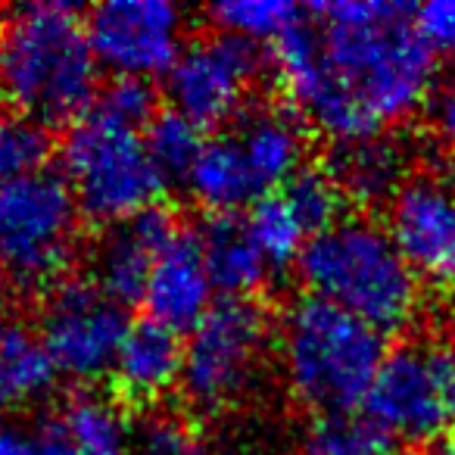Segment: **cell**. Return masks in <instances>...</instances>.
<instances>
[{
    "label": "cell",
    "mask_w": 455,
    "mask_h": 455,
    "mask_svg": "<svg viewBox=\"0 0 455 455\" xmlns=\"http://www.w3.org/2000/svg\"><path fill=\"white\" fill-rule=\"evenodd\" d=\"M275 41V69L297 109L334 144H353L405 122L436 88V57L411 10L384 0H337Z\"/></svg>",
    "instance_id": "cell-1"
},
{
    "label": "cell",
    "mask_w": 455,
    "mask_h": 455,
    "mask_svg": "<svg viewBox=\"0 0 455 455\" xmlns=\"http://www.w3.org/2000/svg\"><path fill=\"white\" fill-rule=\"evenodd\" d=\"M100 66L82 10L22 4L0 16V100L41 128L72 125L97 100Z\"/></svg>",
    "instance_id": "cell-2"
},
{
    "label": "cell",
    "mask_w": 455,
    "mask_h": 455,
    "mask_svg": "<svg viewBox=\"0 0 455 455\" xmlns=\"http://www.w3.org/2000/svg\"><path fill=\"white\" fill-rule=\"evenodd\" d=\"M275 340L291 396L322 418L353 415L387 355L380 331L312 293L287 306Z\"/></svg>",
    "instance_id": "cell-3"
},
{
    "label": "cell",
    "mask_w": 455,
    "mask_h": 455,
    "mask_svg": "<svg viewBox=\"0 0 455 455\" xmlns=\"http://www.w3.org/2000/svg\"><path fill=\"white\" fill-rule=\"evenodd\" d=\"M297 268L312 297L328 299L380 334L405 328L418 312L415 272L390 231L365 215H343L309 237Z\"/></svg>",
    "instance_id": "cell-4"
},
{
    "label": "cell",
    "mask_w": 455,
    "mask_h": 455,
    "mask_svg": "<svg viewBox=\"0 0 455 455\" xmlns=\"http://www.w3.org/2000/svg\"><path fill=\"white\" fill-rule=\"evenodd\" d=\"M60 159L78 212L107 228L153 209L165 190L163 175L147 153L144 132L109 119L94 107L69 125Z\"/></svg>",
    "instance_id": "cell-5"
},
{
    "label": "cell",
    "mask_w": 455,
    "mask_h": 455,
    "mask_svg": "<svg viewBox=\"0 0 455 455\" xmlns=\"http://www.w3.org/2000/svg\"><path fill=\"white\" fill-rule=\"evenodd\" d=\"M78 203L57 172H35L0 188V278L20 291H51L78 247Z\"/></svg>",
    "instance_id": "cell-6"
},
{
    "label": "cell",
    "mask_w": 455,
    "mask_h": 455,
    "mask_svg": "<svg viewBox=\"0 0 455 455\" xmlns=\"http://www.w3.org/2000/svg\"><path fill=\"white\" fill-rule=\"evenodd\" d=\"M272 347V322L256 299L225 297L188 334L181 359L184 399L200 415H221L253 393Z\"/></svg>",
    "instance_id": "cell-7"
},
{
    "label": "cell",
    "mask_w": 455,
    "mask_h": 455,
    "mask_svg": "<svg viewBox=\"0 0 455 455\" xmlns=\"http://www.w3.org/2000/svg\"><path fill=\"white\" fill-rule=\"evenodd\" d=\"M128 324L125 306L109 299L94 281L63 278L47 291L35 334L53 371L91 384L109 374Z\"/></svg>",
    "instance_id": "cell-8"
},
{
    "label": "cell",
    "mask_w": 455,
    "mask_h": 455,
    "mask_svg": "<svg viewBox=\"0 0 455 455\" xmlns=\"http://www.w3.org/2000/svg\"><path fill=\"white\" fill-rule=\"evenodd\" d=\"M262 72V51L231 35H209L184 44L165 76V94L178 116L196 128H215L247 113V100Z\"/></svg>",
    "instance_id": "cell-9"
},
{
    "label": "cell",
    "mask_w": 455,
    "mask_h": 455,
    "mask_svg": "<svg viewBox=\"0 0 455 455\" xmlns=\"http://www.w3.org/2000/svg\"><path fill=\"white\" fill-rule=\"evenodd\" d=\"M97 66L116 78L169 76L184 51V13L169 0H107L84 16Z\"/></svg>",
    "instance_id": "cell-10"
},
{
    "label": "cell",
    "mask_w": 455,
    "mask_h": 455,
    "mask_svg": "<svg viewBox=\"0 0 455 455\" xmlns=\"http://www.w3.org/2000/svg\"><path fill=\"white\" fill-rule=\"evenodd\" d=\"M365 421L390 440H436L452 421L434 349L418 343L387 349L365 396Z\"/></svg>",
    "instance_id": "cell-11"
},
{
    "label": "cell",
    "mask_w": 455,
    "mask_h": 455,
    "mask_svg": "<svg viewBox=\"0 0 455 455\" xmlns=\"http://www.w3.org/2000/svg\"><path fill=\"white\" fill-rule=\"evenodd\" d=\"M387 231L418 281L455 291V178H405L390 200Z\"/></svg>",
    "instance_id": "cell-12"
},
{
    "label": "cell",
    "mask_w": 455,
    "mask_h": 455,
    "mask_svg": "<svg viewBox=\"0 0 455 455\" xmlns=\"http://www.w3.org/2000/svg\"><path fill=\"white\" fill-rule=\"evenodd\" d=\"M178 225L165 209L153 206L119 225H109L97 241L91 281L119 306L140 303L153 262L165 243L175 237Z\"/></svg>",
    "instance_id": "cell-13"
},
{
    "label": "cell",
    "mask_w": 455,
    "mask_h": 455,
    "mask_svg": "<svg viewBox=\"0 0 455 455\" xmlns=\"http://www.w3.org/2000/svg\"><path fill=\"white\" fill-rule=\"evenodd\" d=\"M212 281L200 253L196 231H181L163 247L147 278L144 297L147 318L163 324L172 334H190L203 315L212 309Z\"/></svg>",
    "instance_id": "cell-14"
},
{
    "label": "cell",
    "mask_w": 455,
    "mask_h": 455,
    "mask_svg": "<svg viewBox=\"0 0 455 455\" xmlns=\"http://www.w3.org/2000/svg\"><path fill=\"white\" fill-rule=\"evenodd\" d=\"M181 359L184 347L178 343V334L150 318L128 324L109 368L116 393L132 405L159 403L181 380Z\"/></svg>",
    "instance_id": "cell-15"
},
{
    "label": "cell",
    "mask_w": 455,
    "mask_h": 455,
    "mask_svg": "<svg viewBox=\"0 0 455 455\" xmlns=\"http://www.w3.org/2000/svg\"><path fill=\"white\" fill-rule=\"evenodd\" d=\"M235 140L262 194L281 190L306 165V128L297 113L281 107H256L241 116Z\"/></svg>",
    "instance_id": "cell-16"
},
{
    "label": "cell",
    "mask_w": 455,
    "mask_h": 455,
    "mask_svg": "<svg viewBox=\"0 0 455 455\" xmlns=\"http://www.w3.org/2000/svg\"><path fill=\"white\" fill-rule=\"evenodd\" d=\"M196 241L209 281L225 297L253 299V293L272 278V268L250 237L247 221L237 215H209L206 225L196 231Z\"/></svg>",
    "instance_id": "cell-17"
},
{
    "label": "cell",
    "mask_w": 455,
    "mask_h": 455,
    "mask_svg": "<svg viewBox=\"0 0 455 455\" xmlns=\"http://www.w3.org/2000/svg\"><path fill=\"white\" fill-rule=\"evenodd\" d=\"M334 150L337 153L324 169L331 172V178L337 181L347 200H393L409 178V156H405L403 144L384 138V134L353 140V144H337Z\"/></svg>",
    "instance_id": "cell-18"
},
{
    "label": "cell",
    "mask_w": 455,
    "mask_h": 455,
    "mask_svg": "<svg viewBox=\"0 0 455 455\" xmlns=\"http://www.w3.org/2000/svg\"><path fill=\"white\" fill-rule=\"evenodd\" d=\"M184 184L190 196L212 215H237V209L253 206L259 196H266L250 175L235 134L203 140Z\"/></svg>",
    "instance_id": "cell-19"
},
{
    "label": "cell",
    "mask_w": 455,
    "mask_h": 455,
    "mask_svg": "<svg viewBox=\"0 0 455 455\" xmlns=\"http://www.w3.org/2000/svg\"><path fill=\"white\" fill-rule=\"evenodd\" d=\"M57 380L38 334L13 318H0V415L41 399Z\"/></svg>",
    "instance_id": "cell-20"
},
{
    "label": "cell",
    "mask_w": 455,
    "mask_h": 455,
    "mask_svg": "<svg viewBox=\"0 0 455 455\" xmlns=\"http://www.w3.org/2000/svg\"><path fill=\"white\" fill-rule=\"evenodd\" d=\"M57 424L72 455H134V436L113 399L76 393L60 409Z\"/></svg>",
    "instance_id": "cell-21"
},
{
    "label": "cell",
    "mask_w": 455,
    "mask_h": 455,
    "mask_svg": "<svg viewBox=\"0 0 455 455\" xmlns=\"http://www.w3.org/2000/svg\"><path fill=\"white\" fill-rule=\"evenodd\" d=\"M215 32L231 38L250 41L259 47L262 41L275 44L287 32L299 28L309 16V10L291 4V0H225L206 10Z\"/></svg>",
    "instance_id": "cell-22"
},
{
    "label": "cell",
    "mask_w": 455,
    "mask_h": 455,
    "mask_svg": "<svg viewBox=\"0 0 455 455\" xmlns=\"http://www.w3.org/2000/svg\"><path fill=\"white\" fill-rule=\"evenodd\" d=\"M243 221H247L250 237L256 241L262 259L268 262L272 272L299 262L306 243H309V231L299 225V219L293 215L291 203L284 200L281 190L259 196L250 206V212L243 215Z\"/></svg>",
    "instance_id": "cell-23"
},
{
    "label": "cell",
    "mask_w": 455,
    "mask_h": 455,
    "mask_svg": "<svg viewBox=\"0 0 455 455\" xmlns=\"http://www.w3.org/2000/svg\"><path fill=\"white\" fill-rule=\"evenodd\" d=\"M281 194L291 203L299 225L309 231V237H315L318 231H324L347 215V196H343V190L337 188V181L324 165H303L281 188Z\"/></svg>",
    "instance_id": "cell-24"
},
{
    "label": "cell",
    "mask_w": 455,
    "mask_h": 455,
    "mask_svg": "<svg viewBox=\"0 0 455 455\" xmlns=\"http://www.w3.org/2000/svg\"><path fill=\"white\" fill-rule=\"evenodd\" d=\"M144 144L156 172L169 184L188 178L190 165L203 147V134L190 119L178 116L175 109H165V113L153 116L150 125L144 128Z\"/></svg>",
    "instance_id": "cell-25"
},
{
    "label": "cell",
    "mask_w": 455,
    "mask_h": 455,
    "mask_svg": "<svg viewBox=\"0 0 455 455\" xmlns=\"http://www.w3.org/2000/svg\"><path fill=\"white\" fill-rule=\"evenodd\" d=\"M51 156L47 128L13 109H0V188L44 169Z\"/></svg>",
    "instance_id": "cell-26"
},
{
    "label": "cell",
    "mask_w": 455,
    "mask_h": 455,
    "mask_svg": "<svg viewBox=\"0 0 455 455\" xmlns=\"http://www.w3.org/2000/svg\"><path fill=\"white\" fill-rule=\"evenodd\" d=\"M396 443L365 418H318L303 440V455H384Z\"/></svg>",
    "instance_id": "cell-27"
},
{
    "label": "cell",
    "mask_w": 455,
    "mask_h": 455,
    "mask_svg": "<svg viewBox=\"0 0 455 455\" xmlns=\"http://www.w3.org/2000/svg\"><path fill=\"white\" fill-rule=\"evenodd\" d=\"M94 109L109 116V119L122 122V125L144 132L153 116H156V94L140 78H116L113 84H107L97 94Z\"/></svg>",
    "instance_id": "cell-28"
},
{
    "label": "cell",
    "mask_w": 455,
    "mask_h": 455,
    "mask_svg": "<svg viewBox=\"0 0 455 455\" xmlns=\"http://www.w3.org/2000/svg\"><path fill=\"white\" fill-rule=\"evenodd\" d=\"M134 455H231L225 449L212 446L203 436H196L184 421L159 418L147 424L134 440Z\"/></svg>",
    "instance_id": "cell-29"
},
{
    "label": "cell",
    "mask_w": 455,
    "mask_h": 455,
    "mask_svg": "<svg viewBox=\"0 0 455 455\" xmlns=\"http://www.w3.org/2000/svg\"><path fill=\"white\" fill-rule=\"evenodd\" d=\"M0 455H72L57 418L0 421Z\"/></svg>",
    "instance_id": "cell-30"
},
{
    "label": "cell",
    "mask_w": 455,
    "mask_h": 455,
    "mask_svg": "<svg viewBox=\"0 0 455 455\" xmlns=\"http://www.w3.org/2000/svg\"><path fill=\"white\" fill-rule=\"evenodd\" d=\"M411 26L430 47V53L455 57V0H427L411 10Z\"/></svg>",
    "instance_id": "cell-31"
},
{
    "label": "cell",
    "mask_w": 455,
    "mask_h": 455,
    "mask_svg": "<svg viewBox=\"0 0 455 455\" xmlns=\"http://www.w3.org/2000/svg\"><path fill=\"white\" fill-rule=\"evenodd\" d=\"M430 128L436 134V144L455 159V69L443 82H436L430 94Z\"/></svg>",
    "instance_id": "cell-32"
},
{
    "label": "cell",
    "mask_w": 455,
    "mask_h": 455,
    "mask_svg": "<svg viewBox=\"0 0 455 455\" xmlns=\"http://www.w3.org/2000/svg\"><path fill=\"white\" fill-rule=\"evenodd\" d=\"M436 365H440L443 390H446L449 409H452V418H455V337L436 353Z\"/></svg>",
    "instance_id": "cell-33"
},
{
    "label": "cell",
    "mask_w": 455,
    "mask_h": 455,
    "mask_svg": "<svg viewBox=\"0 0 455 455\" xmlns=\"http://www.w3.org/2000/svg\"><path fill=\"white\" fill-rule=\"evenodd\" d=\"M384 455H421V452H411V449H399V446H393V449H387Z\"/></svg>",
    "instance_id": "cell-34"
},
{
    "label": "cell",
    "mask_w": 455,
    "mask_h": 455,
    "mask_svg": "<svg viewBox=\"0 0 455 455\" xmlns=\"http://www.w3.org/2000/svg\"><path fill=\"white\" fill-rule=\"evenodd\" d=\"M446 455H455V440L449 443V449H446Z\"/></svg>",
    "instance_id": "cell-35"
}]
</instances>
